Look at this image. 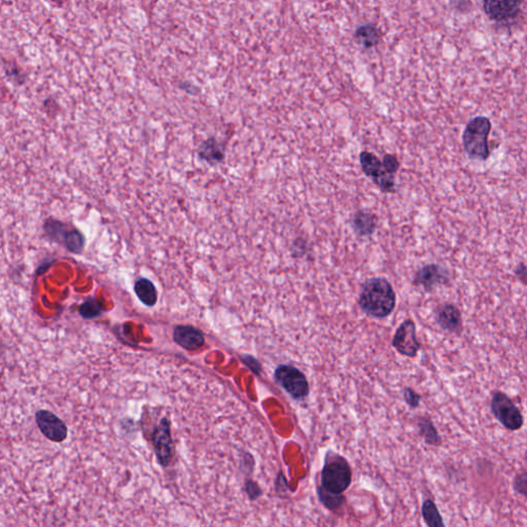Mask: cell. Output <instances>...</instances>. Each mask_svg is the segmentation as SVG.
Wrapping results in <instances>:
<instances>
[{"mask_svg": "<svg viewBox=\"0 0 527 527\" xmlns=\"http://www.w3.org/2000/svg\"><path fill=\"white\" fill-rule=\"evenodd\" d=\"M361 308L372 317L382 319L394 311L395 294L392 284L384 278L368 280L363 286L359 300Z\"/></svg>", "mask_w": 527, "mask_h": 527, "instance_id": "cell-1", "label": "cell"}, {"mask_svg": "<svg viewBox=\"0 0 527 527\" xmlns=\"http://www.w3.org/2000/svg\"><path fill=\"white\" fill-rule=\"evenodd\" d=\"M490 131L491 122L486 117H476L466 124L462 134V143L470 160L486 161L488 159Z\"/></svg>", "mask_w": 527, "mask_h": 527, "instance_id": "cell-2", "label": "cell"}, {"mask_svg": "<svg viewBox=\"0 0 527 527\" xmlns=\"http://www.w3.org/2000/svg\"><path fill=\"white\" fill-rule=\"evenodd\" d=\"M490 409L493 416L508 430L516 432L524 426V418L519 408L505 392H499V390L493 392Z\"/></svg>", "mask_w": 527, "mask_h": 527, "instance_id": "cell-3", "label": "cell"}, {"mask_svg": "<svg viewBox=\"0 0 527 527\" xmlns=\"http://www.w3.org/2000/svg\"><path fill=\"white\" fill-rule=\"evenodd\" d=\"M351 482V470L342 459L328 462L321 473L323 488L334 495L344 493Z\"/></svg>", "mask_w": 527, "mask_h": 527, "instance_id": "cell-4", "label": "cell"}, {"mask_svg": "<svg viewBox=\"0 0 527 527\" xmlns=\"http://www.w3.org/2000/svg\"><path fill=\"white\" fill-rule=\"evenodd\" d=\"M45 232L50 239L63 244L70 252H79L83 248L85 239L77 229H69L66 223L55 219H48L45 223Z\"/></svg>", "mask_w": 527, "mask_h": 527, "instance_id": "cell-5", "label": "cell"}, {"mask_svg": "<svg viewBox=\"0 0 527 527\" xmlns=\"http://www.w3.org/2000/svg\"><path fill=\"white\" fill-rule=\"evenodd\" d=\"M359 160L364 173L371 177L382 192L392 193L395 191L394 175L386 172L381 161L375 155L370 152H361Z\"/></svg>", "mask_w": 527, "mask_h": 527, "instance_id": "cell-6", "label": "cell"}, {"mask_svg": "<svg viewBox=\"0 0 527 527\" xmlns=\"http://www.w3.org/2000/svg\"><path fill=\"white\" fill-rule=\"evenodd\" d=\"M278 384L295 399H304L309 394V384L302 372L290 366H280L275 372Z\"/></svg>", "mask_w": 527, "mask_h": 527, "instance_id": "cell-7", "label": "cell"}, {"mask_svg": "<svg viewBox=\"0 0 527 527\" xmlns=\"http://www.w3.org/2000/svg\"><path fill=\"white\" fill-rule=\"evenodd\" d=\"M392 344L397 350L401 355L407 357H413L417 355L420 349V343L416 337V327L414 321H406L399 326Z\"/></svg>", "mask_w": 527, "mask_h": 527, "instance_id": "cell-8", "label": "cell"}, {"mask_svg": "<svg viewBox=\"0 0 527 527\" xmlns=\"http://www.w3.org/2000/svg\"><path fill=\"white\" fill-rule=\"evenodd\" d=\"M450 278L448 270L436 264L424 266L416 272L413 284L416 286H421L426 290H432L439 286L447 284Z\"/></svg>", "mask_w": 527, "mask_h": 527, "instance_id": "cell-9", "label": "cell"}, {"mask_svg": "<svg viewBox=\"0 0 527 527\" xmlns=\"http://www.w3.org/2000/svg\"><path fill=\"white\" fill-rule=\"evenodd\" d=\"M37 424L43 436L47 437L53 442L60 443L66 440L67 437V428L66 424L58 418L55 414L47 410H41L37 412Z\"/></svg>", "mask_w": 527, "mask_h": 527, "instance_id": "cell-10", "label": "cell"}, {"mask_svg": "<svg viewBox=\"0 0 527 527\" xmlns=\"http://www.w3.org/2000/svg\"><path fill=\"white\" fill-rule=\"evenodd\" d=\"M522 0H484L485 14L497 22L509 21L519 14Z\"/></svg>", "mask_w": 527, "mask_h": 527, "instance_id": "cell-11", "label": "cell"}, {"mask_svg": "<svg viewBox=\"0 0 527 527\" xmlns=\"http://www.w3.org/2000/svg\"><path fill=\"white\" fill-rule=\"evenodd\" d=\"M155 450L157 457L162 466H166L170 464L173 455V442L170 434V426L167 419H162L158 428L154 432Z\"/></svg>", "mask_w": 527, "mask_h": 527, "instance_id": "cell-12", "label": "cell"}, {"mask_svg": "<svg viewBox=\"0 0 527 527\" xmlns=\"http://www.w3.org/2000/svg\"><path fill=\"white\" fill-rule=\"evenodd\" d=\"M437 323L447 332L459 334L462 330L461 311L455 305L443 304L437 309Z\"/></svg>", "mask_w": 527, "mask_h": 527, "instance_id": "cell-13", "label": "cell"}, {"mask_svg": "<svg viewBox=\"0 0 527 527\" xmlns=\"http://www.w3.org/2000/svg\"><path fill=\"white\" fill-rule=\"evenodd\" d=\"M173 339L177 344L188 350L200 348L205 341L202 332L191 326H177L173 332Z\"/></svg>", "mask_w": 527, "mask_h": 527, "instance_id": "cell-14", "label": "cell"}, {"mask_svg": "<svg viewBox=\"0 0 527 527\" xmlns=\"http://www.w3.org/2000/svg\"><path fill=\"white\" fill-rule=\"evenodd\" d=\"M381 39V30L373 23L359 25L355 31V43L364 50H371L377 47Z\"/></svg>", "mask_w": 527, "mask_h": 527, "instance_id": "cell-15", "label": "cell"}, {"mask_svg": "<svg viewBox=\"0 0 527 527\" xmlns=\"http://www.w3.org/2000/svg\"><path fill=\"white\" fill-rule=\"evenodd\" d=\"M199 158L209 164H219L225 158L223 146L215 138H209L201 144L198 150Z\"/></svg>", "mask_w": 527, "mask_h": 527, "instance_id": "cell-16", "label": "cell"}, {"mask_svg": "<svg viewBox=\"0 0 527 527\" xmlns=\"http://www.w3.org/2000/svg\"><path fill=\"white\" fill-rule=\"evenodd\" d=\"M377 219L375 215L369 211L359 210L355 213L352 219V227L355 233L359 236H370L375 232Z\"/></svg>", "mask_w": 527, "mask_h": 527, "instance_id": "cell-17", "label": "cell"}, {"mask_svg": "<svg viewBox=\"0 0 527 527\" xmlns=\"http://www.w3.org/2000/svg\"><path fill=\"white\" fill-rule=\"evenodd\" d=\"M136 296L146 306H154L158 300L156 288L150 280L146 278H140L135 282L134 286Z\"/></svg>", "mask_w": 527, "mask_h": 527, "instance_id": "cell-18", "label": "cell"}, {"mask_svg": "<svg viewBox=\"0 0 527 527\" xmlns=\"http://www.w3.org/2000/svg\"><path fill=\"white\" fill-rule=\"evenodd\" d=\"M422 516H424V521H426V526L430 527H441L445 526L442 516H441L436 504H435L434 501H430V499H426V501H424V505H422Z\"/></svg>", "mask_w": 527, "mask_h": 527, "instance_id": "cell-19", "label": "cell"}, {"mask_svg": "<svg viewBox=\"0 0 527 527\" xmlns=\"http://www.w3.org/2000/svg\"><path fill=\"white\" fill-rule=\"evenodd\" d=\"M420 435L424 437V441L432 446H439L442 443L436 428L430 419H421L418 424Z\"/></svg>", "mask_w": 527, "mask_h": 527, "instance_id": "cell-20", "label": "cell"}, {"mask_svg": "<svg viewBox=\"0 0 527 527\" xmlns=\"http://www.w3.org/2000/svg\"><path fill=\"white\" fill-rule=\"evenodd\" d=\"M102 307L96 299L92 298L86 301L79 307V315L86 319H94L101 313Z\"/></svg>", "mask_w": 527, "mask_h": 527, "instance_id": "cell-21", "label": "cell"}, {"mask_svg": "<svg viewBox=\"0 0 527 527\" xmlns=\"http://www.w3.org/2000/svg\"><path fill=\"white\" fill-rule=\"evenodd\" d=\"M513 488L518 495L527 499V472H522L516 475L513 481Z\"/></svg>", "mask_w": 527, "mask_h": 527, "instance_id": "cell-22", "label": "cell"}, {"mask_svg": "<svg viewBox=\"0 0 527 527\" xmlns=\"http://www.w3.org/2000/svg\"><path fill=\"white\" fill-rule=\"evenodd\" d=\"M307 252V241L303 238L299 237L292 242V256L294 258H302Z\"/></svg>", "mask_w": 527, "mask_h": 527, "instance_id": "cell-23", "label": "cell"}, {"mask_svg": "<svg viewBox=\"0 0 527 527\" xmlns=\"http://www.w3.org/2000/svg\"><path fill=\"white\" fill-rule=\"evenodd\" d=\"M382 164H384L386 172L390 173V175H395L399 168V160L394 155H386Z\"/></svg>", "mask_w": 527, "mask_h": 527, "instance_id": "cell-24", "label": "cell"}, {"mask_svg": "<svg viewBox=\"0 0 527 527\" xmlns=\"http://www.w3.org/2000/svg\"><path fill=\"white\" fill-rule=\"evenodd\" d=\"M420 399H421L420 395L416 394L413 390H411V388H406L405 399L410 407L417 408L418 406H419Z\"/></svg>", "mask_w": 527, "mask_h": 527, "instance_id": "cell-25", "label": "cell"}, {"mask_svg": "<svg viewBox=\"0 0 527 527\" xmlns=\"http://www.w3.org/2000/svg\"><path fill=\"white\" fill-rule=\"evenodd\" d=\"M515 274L516 276H517L518 279H519L524 286H527V265H524V264L518 265L515 270Z\"/></svg>", "mask_w": 527, "mask_h": 527, "instance_id": "cell-26", "label": "cell"}, {"mask_svg": "<svg viewBox=\"0 0 527 527\" xmlns=\"http://www.w3.org/2000/svg\"><path fill=\"white\" fill-rule=\"evenodd\" d=\"M526 334H527V332H526Z\"/></svg>", "mask_w": 527, "mask_h": 527, "instance_id": "cell-27", "label": "cell"}]
</instances>
